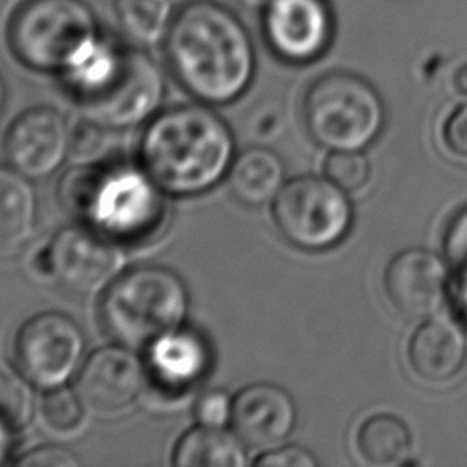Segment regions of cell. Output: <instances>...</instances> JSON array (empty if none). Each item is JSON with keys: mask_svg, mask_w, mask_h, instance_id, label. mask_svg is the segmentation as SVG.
Returning <instances> with one entry per match:
<instances>
[{"mask_svg": "<svg viewBox=\"0 0 467 467\" xmlns=\"http://www.w3.org/2000/svg\"><path fill=\"white\" fill-rule=\"evenodd\" d=\"M297 423V405L281 385L257 381L234 394L232 431L257 452L283 445Z\"/></svg>", "mask_w": 467, "mask_h": 467, "instance_id": "obj_15", "label": "cell"}, {"mask_svg": "<svg viewBox=\"0 0 467 467\" xmlns=\"http://www.w3.org/2000/svg\"><path fill=\"white\" fill-rule=\"evenodd\" d=\"M259 15L266 47L290 66L317 62L336 36V16L328 0H268Z\"/></svg>", "mask_w": 467, "mask_h": 467, "instance_id": "obj_11", "label": "cell"}, {"mask_svg": "<svg viewBox=\"0 0 467 467\" xmlns=\"http://www.w3.org/2000/svg\"><path fill=\"white\" fill-rule=\"evenodd\" d=\"M38 409L42 420L49 429L57 432H67L80 425L86 405L78 396L77 389H69L67 385H64L44 390Z\"/></svg>", "mask_w": 467, "mask_h": 467, "instance_id": "obj_24", "label": "cell"}, {"mask_svg": "<svg viewBox=\"0 0 467 467\" xmlns=\"http://www.w3.org/2000/svg\"><path fill=\"white\" fill-rule=\"evenodd\" d=\"M5 99H7V88H5L4 77L0 75V111H2L4 106H5Z\"/></svg>", "mask_w": 467, "mask_h": 467, "instance_id": "obj_36", "label": "cell"}, {"mask_svg": "<svg viewBox=\"0 0 467 467\" xmlns=\"http://www.w3.org/2000/svg\"><path fill=\"white\" fill-rule=\"evenodd\" d=\"M166 78L161 66L146 53L126 46L117 73L97 93L77 100L82 119L108 131H124L146 124L162 106Z\"/></svg>", "mask_w": 467, "mask_h": 467, "instance_id": "obj_10", "label": "cell"}, {"mask_svg": "<svg viewBox=\"0 0 467 467\" xmlns=\"http://www.w3.org/2000/svg\"><path fill=\"white\" fill-rule=\"evenodd\" d=\"M171 463L177 467H243L248 447L228 427L195 425L175 443Z\"/></svg>", "mask_w": 467, "mask_h": 467, "instance_id": "obj_20", "label": "cell"}, {"mask_svg": "<svg viewBox=\"0 0 467 467\" xmlns=\"http://www.w3.org/2000/svg\"><path fill=\"white\" fill-rule=\"evenodd\" d=\"M407 358L414 374L429 383L454 379L467 361V332L449 317H427L409 339Z\"/></svg>", "mask_w": 467, "mask_h": 467, "instance_id": "obj_17", "label": "cell"}, {"mask_svg": "<svg viewBox=\"0 0 467 467\" xmlns=\"http://www.w3.org/2000/svg\"><path fill=\"white\" fill-rule=\"evenodd\" d=\"M234 2H237L241 7L250 11H261L268 4V0H234Z\"/></svg>", "mask_w": 467, "mask_h": 467, "instance_id": "obj_35", "label": "cell"}, {"mask_svg": "<svg viewBox=\"0 0 467 467\" xmlns=\"http://www.w3.org/2000/svg\"><path fill=\"white\" fill-rule=\"evenodd\" d=\"M452 82H454V88H456L458 93L467 95V62L454 71Z\"/></svg>", "mask_w": 467, "mask_h": 467, "instance_id": "obj_34", "label": "cell"}, {"mask_svg": "<svg viewBox=\"0 0 467 467\" xmlns=\"http://www.w3.org/2000/svg\"><path fill=\"white\" fill-rule=\"evenodd\" d=\"M15 463L20 467H78L80 460L67 447L47 443L26 451Z\"/></svg>", "mask_w": 467, "mask_h": 467, "instance_id": "obj_28", "label": "cell"}, {"mask_svg": "<svg viewBox=\"0 0 467 467\" xmlns=\"http://www.w3.org/2000/svg\"><path fill=\"white\" fill-rule=\"evenodd\" d=\"M13 358L35 389L51 390L77 378L88 358V337L71 316L38 312L16 330Z\"/></svg>", "mask_w": 467, "mask_h": 467, "instance_id": "obj_9", "label": "cell"}, {"mask_svg": "<svg viewBox=\"0 0 467 467\" xmlns=\"http://www.w3.org/2000/svg\"><path fill=\"white\" fill-rule=\"evenodd\" d=\"M148 383L144 358L120 343L106 345L88 354L75 389L86 409L97 414H115L137 401Z\"/></svg>", "mask_w": 467, "mask_h": 467, "instance_id": "obj_14", "label": "cell"}, {"mask_svg": "<svg viewBox=\"0 0 467 467\" xmlns=\"http://www.w3.org/2000/svg\"><path fill=\"white\" fill-rule=\"evenodd\" d=\"M281 157L265 146H250L237 153L226 182L232 195L246 206H263L275 199L285 181Z\"/></svg>", "mask_w": 467, "mask_h": 467, "instance_id": "obj_18", "label": "cell"}, {"mask_svg": "<svg viewBox=\"0 0 467 467\" xmlns=\"http://www.w3.org/2000/svg\"><path fill=\"white\" fill-rule=\"evenodd\" d=\"M100 29L86 0H20L9 15L5 38L13 57L27 69L60 75Z\"/></svg>", "mask_w": 467, "mask_h": 467, "instance_id": "obj_6", "label": "cell"}, {"mask_svg": "<svg viewBox=\"0 0 467 467\" xmlns=\"http://www.w3.org/2000/svg\"><path fill=\"white\" fill-rule=\"evenodd\" d=\"M235 135L204 102L161 109L144 124L139 162L168 197H197L226 179Z\"/></svg>", "mask_w": 467, "mask_h": 467, "instance_id": "obj_2", "label": "cell"}, {"mask_svg": "<svg viewBox=\"0 0 467 467\" xmlns=\"http://www.w3.org/2000/svg\"><path fill=\"white\" fill-rule=\"evenodd\" d=\"M16 431L11 429L2 418H0V463H4L7 460V456L11 454L13 449V434Z\"/></svg>", "mask_w": 467, "mask_h": 467, "instance_id": "obj_33", "label": "cell"}, {"mask_svg": "<svg viewBox=\"0 0 467 467\" xmlns=\"http://www.w3.org/2000/svg\"><path fill=\"white\" fill-rule=\"evenodd\" d=\"M73 128L53 106L24 109L4 135V157L9 166L29 179H44L58 171L71 155Z\"/></svg>", "mask_w": 467, "mask_h": 467, "instance_id": "obj_13", "label": "cell"}, {"mask_svg": "<svg viewBox=\"0 0 467 467\" xmlns=\"http://www.w3.org/2000/svg\"><path fill=\"white\" fill-rule=\"evenodd\" d=\"M310 139L330 151H363L383 131L379 91L358 73L334 69L314 78L301 104Z\"/></svg>", "mask_w": 467, "mask_h": 467, "instance_id": "obj_5", "label": "cell"}, {"mask_svg": "<svg viewBox=\"0 0 467 467\" xmlns=\"http://www.w3.org/2000/svg\"><path fill=\"white\" fill-rule=\"evenodd\" d=\"M148 381L162 394L182 396L210 372L212 350L202 334L182 325L153 339L142 350Z\"/></svg>", "mask_w": 467, "mask_h": 467, "instance_id": "obj_16", "label": "cell"}, {"mask_svg": "<svg viewBox=\"0 0 467 467\" xmlns=\"http://www.w3.org/2000/svg\"><path fill=\"white\" fill-rule=\"evenodd\" d=\"M57 195L75 223L122 248L157 239L168 223V195L139 161L75 166L60 177Z\"/></svg>", "mask_w": 467, "mask_h": 467, "instance_id": "obj_3", "label": "cell"}, {"mask_svg": "<svg viewBox=\"0 0 467 467\" xmlns=\"http://www.w3.org/2000/svg\"><path fill=\"white\" fill-rule=\"evenodd\" d=\"M452 301L460 321L467 327V270L456 272L452 281Z\"/></svg>", "mask_w": 467, "mask_h": 467, "instance_id": "obj_32", "label": "cell"}, {"mask_svg": "<svg viewBox=\"0 0 467 467\" xmlns=\"http://www.w3.org/2000/svg\"><path fill=\"white\" fill-rule=\"evenodd\" d=\"M33 389L16 365L0 359V418L15 431L26 427L33 418Z\"/></svg>", "mask_w": 467, "mask_h": 467, "instance_id": "obj_23", "label": "cell"}, {"mask_svg": "<svg viewBox=\"0 0 467 467\" xmlns=\"http://www.w3.org/2000/svg\"><path fill=\"white\" fill-rule=\"evenodd\" d=\"M272 217L281 237L294 248L325 252L352 230L354 204L348 192L327 175H297L272 201Z\"/></svg>", "mask_w": 467, "mask_h": 467, "instance_id": "obj_7", "label": "cell"}, {"mask_svg": "<svg viewBox=\"0 0 467 467\" xmlns=\"http://www.w3.org/2000/svg\"><path fill=\"white\" fill-rule=\"evenodd\" d=\"M445 148L458 159L467 161V102L458 104L443 124Z\"/></svg>", "mask_w": 467, "mask_h": 467, "instance_id": "obj_30", "label": "cell"}, {"mask_svg": "<svg viewBox=\"0 0 467 467\" xmlns=\"http://www.w3.org/2000/svg\"><path fill=\"white\" fill-rule=\"evenodd\" d=\"M175 11L173 0H113V15L122 42L139 49L164 44Z\"/></svg>", "mask_w": 467, "mask_h": 467, "instance_id": "obj_21", "label": "cell"}, {"mask_svg": "<svg viewBox=\"0 0 467 467\" xmlns=\"http://www.w3.org/2000/svg\"><path fill=\"white\" fill-rule=\"evenodd\" d=\"M383 286L401 316L423 321L436 316L452 294L451 265L429 248H405L387 263Z\"/></svg>", "mask_w": 467, "mask_h": 467, "instance_id": "obj_12", "label": "cell"}, {"mask_svg": "<svg viewBox=\"0 0 467 467\" xmlns=\"http://www.w3.org/2000/svg\"><path fill=\"white\" fill-rule=\"evenodd\" d=\"M441 246L454 274L467 270V204L462 206L447 223Z\"/></svg>", "mask_w": 467, "mask_h": 467, "instance_id": "obj_27", "label": "cell"}, {"mask_svg": "<svg viewBox=\"0 0 467 467\" xmlns=\"http://www.w3.org/2000/svg\"><path fill=\"white\" fill-rule=\"evenodd\" d=\"M234 414V396L224 389H208L193 403V418L199 425L230 427Z\"/></svg>", "mask_w": 467, "mask_h": 467, "instance_id": "obj_26", "label": "cell"}, {"mask_svg": "<svg viewBox=\"0 0 467 467\" xmlns=\"http://www.w3.org/2000/svg\"><path fill=\"white\" fill-rule=\"evenodd\" d=\"M257 467H316L314 454L301 445H279L270 451L259 452L254 462Z\"/></svg>", "mask_w": 467, "mask_h": 467, "instance_id": "obj_29", "label": "cell"}, {"mask_svg": "<svg viewBox=\"0 0 467 467\" xmlns=\"http://www.w3.org/2000/svg\"><path fill=\"white\" fill-rule=\"evenodd\" d=\"M175 82L195 100L226 106L254 82L257 55L241 16L217 0H188L175 11L162 44Z\"/></svg>", "mask_w": 467, "mask_h": 467, "instance_id": "obj_1", "label": "cell"}, {"mask_svg": "<svg viewBox=\"0 0 467 467\" xmlns=\"http://www.w3.org/2000/svg\"><path fill=\"white\" fill-rule=\"evenodd\" d=\"M323 173L345 192H358L370 179V162L361 151H330Z\"/></svg>", "mask_w": 467, "mask_h": 467, "instance_id": "obj_25", "label": "cell"}, {"mask_svg": "<svg viewBox=\"0 0 467 467\" xmlns=\"http://www.w3.org/2000/svg\"><path fill=\"white\" fill-rule=\"evenodd\" d=\"M33 270L75 296L102 294L122 272V246L75 223L60 228L35 254Z\"/></svg>", "mask_w": 467, "mask_h": 467, "instance_id": "obj_8", "label": "cell"}, {"mask_svg": "<svg viewBox=\"0 0 467 467\" xmlns=\"http://www.w3.org/2000/svg\"><path fill=\"white\" fill-rule=\"evenodd\" d=\"M192 297L171 268L142 265L122 270L100 294L99 317L120 345L144 350L159 336L186 325Z\"/></svg>", "mask_w": 467, "mask_h": 467, "instance_id": "obj_4", "label": "cell"}, {"mask_svg": "<svg viewBox=\"0 0 467 467\" xmlns=\"http://www.w3.org/2000/svg\"><path fill=\"white\" fill-rule=\"evenodd\" d=\"M356 445L368 463L394 465L409 456L412 438L409 427L398 416L379 412L361 423Z\"/></svg>", "mask_w": 467, "mask_h": 467, "instance_id": "obj_22", "label": "cell"}, {"mask_svg": "<svg viewBox=\"0 0 467 467\" xmlns=\"http://www.w3.org/2000/svg\"><path fill=\"white\" fill-rule=\"evenodd\" d=\"M108 130L88 120L82 119L75 128H73V137H71V155H77L80 159H88L89 155H93L104 139V133Z\"/></svg>", "mask_w": 467, "mask_h": 467, "instance_id": "obj_31", "label": "cell"}, {"mask_svg": "<svg viewBox=\"0 0 467 467\" xmlns=\"http://www.w3.org/2000/svg\"><path fill=\"white\" fill-rule=\"evenodd\" d=\"M38 219V197L33 179L0 164V252L22 248L33 235Z\"/></svg>", "mask_w": 467, "mask_h": 467, "instance_id": "obj_19", "label": "cell"}]
</instances>
